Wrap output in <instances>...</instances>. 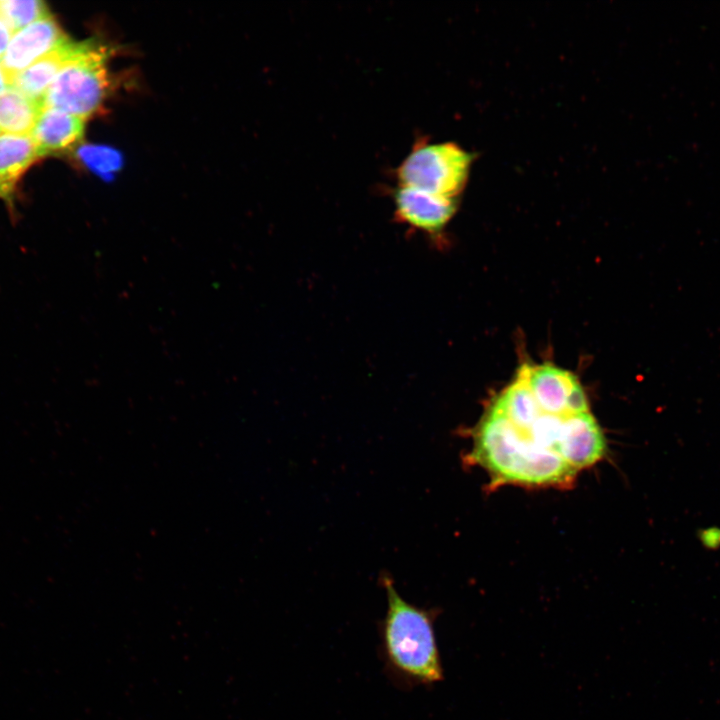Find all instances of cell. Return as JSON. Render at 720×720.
<instances>
[{
  "mask_svg": "<svg viewBox=\"0 0 720 720\" xmlns=\"http://www.w3.org/2000/svg\"><path fill=\"white\" fill-rule=\"evenodd\" d=\"M78 155L89 168L102 174L113 171L120 163L119 155L104 147L83 146Z\"/></svg>",
  "mask_w": 720,
  "mask_h": 720,
  "instance_id": "15",
  "label": "cell"
},
{
  "mask_svg": "<svg viewBox=\"0 0 720 720\" xmlns=\"http://www.w3.org/2000/svg\"><path fill=\"white\" fill-rule=\"evenodd\" d=\"M387 609L381 624L386 666L393 676L413 685H433L443 679L433 610L407 602L392 579L382 576Z\"/></svg>",
  "mask_w": 720,
  "mask_h": 720,
  "instance_id": "2",
  "label": "cell"
},
{
  "mask_svg": "<svg viewBox=\"0 0 720 720\" xmlns=\"http://www.w3.org/2000/svg\"><path fill=\"white\" fill-rule=\"evenodd\" d=\"M396 218L422 232L438 233L456 211V199L436 196L422 190L398 185L393 190Z\"/></svg>",
  "mask_w": 720,
  "mask_h": 720,
  "instance_id": "7",
  "label": "cell"
},
{
  "mask_svg": "<svg viewBox=\"0 0 720 720\" xmlns=\"http://www.w3.org/2000/svg\"><path fill=\"white\" fill-rule=\"evenodd\" d=\"M38 158L30 135L0 134V198L12 199L22 174Z\"/></svg>",
  "mask_w": 720,
  "mask_h": 720,
  "instance_id": "12",
  "label": "cell"
},
{
  "mask_svg": "<svg viewBox=\"0 0 720 720\" xmlns=\"http://www.w3.org/2000/svg\"><path fill=\"white\" fill-rule=\"evenodd\" d=\"M4 85H5V81H4V78H3V75H2V71H1V68H0V88H2Z\"/></svg>",
  "mask_w": 720,
  "mask_h": 720,
  "instance_id": "18",
  "label": "cell"
},
{
  "mask_svg": "<svg viewBox=\"0 0 720 720\" xmlns=\"http://www.w3.org/2000/svg\"><path fill=\"white\" fill-rule=\"evenodd\" d=\"M472 439L467 458L484 467L494 483L563 487L575 478L577 470L521 433L492 406L472 431Z\"/></svg>",
  "mask_w": 720,
  "mask_h": 720,
  "instance_id": "1",
  "label": "cell"
},
{
  "mask_svg": "<svg viewBox=\"0 0 720 720\" xmlns=\"http://www.w3.org/2000/svg\"><path fill=\"white\" fill-rule=\"evenodd\" d=\"M79 43L69 39L20 72L8 85H13L29 98L43 103L49 86L61 68L76 52Z\"/></svg>",
  "mask_w": 720,
  "mask_h": 720,
  "instance_id": "11",
  "label": "cell"
},
{
  "mask_svg": "<svg viewBox=\"0 0 720 720\" xmlns=\"http://www.w3.org/2000/svg\"><path fill=\"white\" fill-rule=\"evenodd\" d=\"M12 37V34L10 31L6 28V26L0 21V57L5 52L10 39Z\"/></svg>",
  "mask_w": 720,
  "mask_h": 720,
  "instance_id": "17",
  "label": "cell"
},
{
  "mask_svg": "<svg viewBox=\"0 0 720 720\" xmlns=\"http://www.w3.org/2000/svg\"><path fill=\"white\" fill-rule=\"evenodd\" d=\"M48 14L42 1L0 0V21L12 35Z\"/></svg>",
  "mask_w": 720,
  "mask_h": 720,
  "instance_id": "14",
  "label": "cell"
},
{
  "mask_svg": "<svg viewBox=\"0 0 720 720\" xmlns=\"http://www.w3.org/2000/svg\"><path fill=\"white\" fill-rule=\"evenodd\" d=\"M607 444L590 412L568 415L557 454L575 470L597 463L606 453Z\"/></svg>",
  "mask_w": 720,
  "mask_h": 720,
  "instance_id": "8",
  "label": "cell"
},
{
  "mask_svg": "<svg viewBox=\"0 0 720 720\" xmlns=\"http://www.w3.org/2000/svg\"><path fill=\"white\" fill-rule=\"evenodd\" d=\"M530 368L528 364L522 365L512 383L491 405L520 432H526L541 412L529 385Z\"/></svg>",
  "mask_w": 720,
  "mask_h": 720,
  "instance_id": "10",
  "label": "cell"
},
{
  "mask_svg": "<svg viewBox=\"0 0 720 720\" xmlns=\"http://www.w3.org/2000/svg\"><path fill=\"white\" fill-rule=\"evenodd\" d=\"M68 40L50 14L13 34L0 57L5 84H10L20 72Z\"/></svg>",
  "mask_w": 720,
  "mask_h": 720,
  "instance_id": "6",
  "label": "cell"
},
{
  "mask_svg": "<svg viewBox=\"0 0 720 720\" xmlns=\"http://www.w3.org/2000/svg\"><path fill=\"white\" fill-rule=\"evenodd\" d=\"M43 108L42 102L5 84L0 88V134L30 135Z\"/></svg>",
  "mask_w": 720,
  "mask_h": 720,
  "instance_id": "13",
  "label": "cell"
},
{
  "mask_svg": "<svg viewBox=\"0 0 720 720\" xmlns=\"http://www.w3.org/2000/svg\"><path fill=\"white\" fill-rule=\"evenodd\" d=\"M106 59L102 48L80 42L49 86L44 107L85 120L90 117L101 106L109 87Z\"/></svg>",
  "mask_w": 720,
  "mask_h": 720,
  "instance_id": "3",
  "label": "cell"
},
{
  "mask_svg": "<svg viewBox=\"0 0 720 720\" xmlns=\"http://www.w3.org/2000/svg\"><path fill=\"white\" fill-rule=\"evenodd\" d=\"M529 385L542 412L568 416L589 411L584 389L567 370L552 364L531 366Z\"/></svg>",
  "mask_w": 720,
  "mask_h": 720,
  "instance_id": "5",
  "label": "cell"
},
{
  "mask_svg": "<svg viewBox=\"0 0 720 720\" xmlns=\"http://www.w3.org/2000/svg\"><path fill=\"white\" fill-rule=\"evenodd\" d=\"M85 121L67 112L44 107L30 133L38 158L72 148L84 135Z\"/></svg>",
  "mask_w": 720,
  "mask_h": 720,
  "instance_id": "9",
  "label": "cell"
},
{
  "mask_svg": "<svg viewBox=\"0 0 720 720\" xmlns=\"http://www.w3.org/2000/svg\"><path fill=\"white\" fill-rule=\"evenodd\" d=\"M700 538L702 540V543L710 548L715 549L719 547L720 545V529L718 528H711L707 530H703Z\"/></svg>",
  "mask_w": 720,
  "mask_h": 720,
  "instance_id": "16",
  "label": "cell"
},
{
  "mask_svg": "<svg viewBox=\"0 0 720 720\" xmlns=\"http://www.w3.org/2000/svg\"><path fill=\"white\" fill-rule=\"evenodd\" d=\"M472 155L452 142L432 143L421 138L395 170L398 185L449 198L464 189Z\"/></svg>",
  "mask_w": 720,
  "mask_h": 720,
  "instance_id": "4",
  "label": "cell"
}]
</instances>
